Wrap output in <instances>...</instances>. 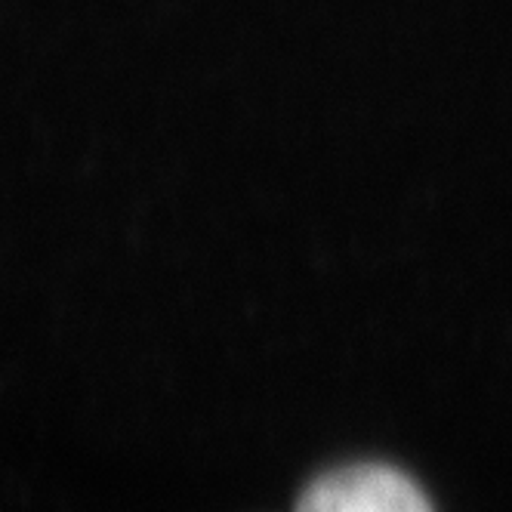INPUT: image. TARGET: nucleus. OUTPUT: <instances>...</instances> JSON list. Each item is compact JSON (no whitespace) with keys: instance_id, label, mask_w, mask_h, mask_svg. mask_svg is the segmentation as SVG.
<instances>
[{"instance_id":"nucleus-1","label":"nucleus","mask_w":512,"mask_h":512,"mask_svg":"<svg viewBox=\"0 0 512 512\" xmlns=\"http://www.w3.org/2000/svg\"><path fill=\"white\" fill-rule=\"evenodd\" d=\"M297 512H432V506L405 472L358 463L315 479L300 494Z\"/></svg>"}]
</instances>
